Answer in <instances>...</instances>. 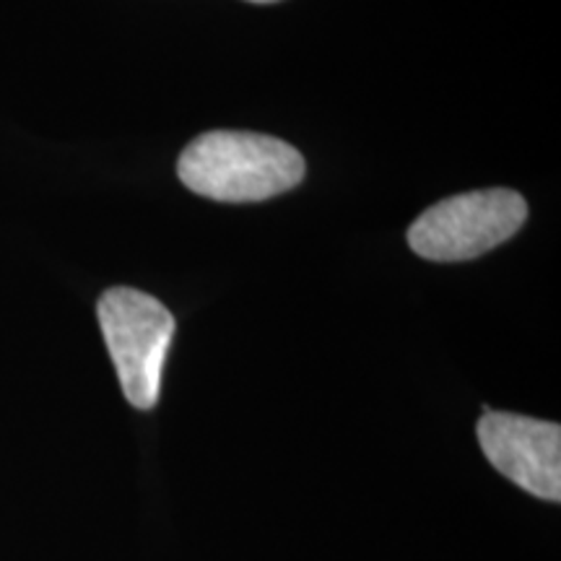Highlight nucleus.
Wrapping results in <instances>:
<instances>
[{
	"label": "nucleus",
	"instance_id": "obj_1",
	"mask_svg": "<svg viewBox=\"0 0 561 561\" xmlns=\"http://www.w3.org/2000/svg\"><path fill=\"white\" fill-rule=\"evenodd\" d=\"M305 159L286 140L242 130L193 138L178 159L182 185L219 203L268 201L305 180Z\"/></svg>",
	"mask_w": 561,
	"mask_h": 561
},
{
	"label": "nucleus",
	"instance_id": "obj_2",
	"mask_svg": "<svg viewBox=\"0 0 561 561\" xmlns=\"http://www.w3.org/2000/svg\"><path fill=\"white\" fill-rule=\"evenodd\" d=\"M96 314L128 403L138 411L153 409L174 335L172 312L151 294L115 286L100 297Z\"/></svg>",
	"mask_w": 561,
	"mask_h": 561
},
{
	"label": "nucleus",
	"instance_id": "obj_3",
	"mask_svg": "<svg viewBox=\"0 0 561 561\" xmlns=\"http://www.w3.org/2000/svg\"><path fill=\"white\" fill-rule=\"evenodd\" d=\"M528 219V203L510 187L453 195L426 208L409 229V244L432 263L481 257L515 237Z\"/></svg>",
	"mask_w": 561,
	"mask_h": 561
},
{
	"label": "nucleus",
	"instance_id": "obj_4",
	"mask_svg": "<svg viewBox=\"0 0 561 561\" xmlns=\"http://www.w3.org/2000/svg\"><path fill=\"white\" fill-rule=\"evenodd\" d=\"M479 442L504 479L546 502L561 500V426L520 413L486 411Z\"/></svg>",
	"mask_w": 561,
	"mask_h": 561
},
{
	"label": "nucleus",
	"instance_id": "obj_5",
	"mask_svg": "<svg viewBox=\"0 0 561 561\" xmlns=\"http://www.w3.org/2000/svg\"><path fill=\"white\" fill-rule=\"evenodd\" d=\"M250 3H278V0H250Z\"/></svg>",
	"mask_w": 561,
	"mask_h": 561
}]
</instances>
